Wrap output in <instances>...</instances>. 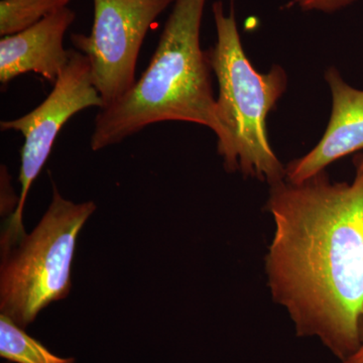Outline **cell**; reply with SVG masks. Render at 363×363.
<instances>
[{
    "label": "cell",
    "mask_w": 363,
    "mask_h": 363,
    "mask_svg": "<svg viewBox=\"0 0 363 363\" xmlns=\"http://www.w3.org/2000/svg\"><path fill=\"white\" fill-rule=\"evenodd\" d=\"M352 182L326 171L269 186L274 224L264 272L272 301L298 337L318 339L338 362L359 345L363 314V154Z\"/></svg>",
    "instance_id": "1"
},
{
    "label": "cell",
    "mask_w": 363,
    "mask_h": 363,
    "mask_svg": "<svg viewBox=\"0 0 363 363\" xmlns=\"http://www.w3.org/2000/svg\"><path fill=\"white\" fill-rule=\"evenodd\" d=\"M207 0H176L142 77L116 104L99 109L91 135L97 150L123 142L152 124L181 121L222 128L212 90L208 51L200 32Z\"/></svg>",
    "instance_id": "2"
},
{
    "label": "cell",
    "mask_w": 363,
    "mask_h": 363,
    "mask_svg": "<svg viewBox=\"0 0 363 363\" xmlns=\"http://www.w3.org/2000/svg\"><path fill=\"white\" fill-rule=\"evenodd\" d=\"M212 11L217 40L208 54L219 87L218 155L229 173L274 185L285 180L286 167L269 143L267 118L288 87V75L279 65L267 73L255 69L241 44L233 4L225 13L223 4L216 1Z\"/></svg>",
    "instance_id": "3"
},
{
    "label": "cell",
    "mask_w": 363,
    "mask_h": 363,
    "mask_svg": "<svg viewBox=\"0 0 363 363\" xmlns=\"http://www.w3.org/2000/svg\"><path fill=\"white\" fill-rule=\"evenodd\" d=\"M95 210L94 202L76 204L52 187V202L42 220L2 259L1 314L25 329L43 309L69 295L76 241Z\"/></svg>",
    "instance_id": "4"
},
{
    "label": "cell",
    "mask_w": 363,
    "mask_h": 363,
    "mask_svg": "<svg viewBox=\"0 0 363 363\" xmlns=\"http://www.w3.org/2000/svg\"><path fill=\"white\" fill-rule=\"evenodd\" d=\"M90 107L104 108V100L93 84L89 59L71 49L65 69L44 101L25 116L0 123L1 130L18 131L25 138L18 177L20 202L2 233L1 257L13 252L26 235L23 224L26 198L33 181L44 168L60 131L75 114Z\"/></svg>",
    "instance_id": "5"
},
{
    "label": "cell",
    "mask_w": 363,
    "mask_h": 363,
    "mask_svg": "<svg viewBox=\"0 0 363 363\" xmlns=\"http://www.w3.org/2000/svg\"><path fill=\"white\" fill-rule=\"evenodd\" d=\"M176 0H93L90 35L72 33L74 49L89 59L93 84L104 107L135 84L138 55L155 21ZM102 108V109H104Z\"/></svg>",
    "instance_id": "6"
},
{
    "label": "cell",
    "mask_w": 363,
    "mask_h": 363,
    "mask_svg": "<svg viewBox=\"0 0 363 363\" xmlns=\"http://www.w3.org/2000/svg\"><path fill=\"white\" fill-rule=\"evenodd\" d=\"M332 95L330 121L314 149L286 166V180L302 183L342 157L363 150V90L351 87L331 67L325 73Z\"/></svg>",
    "instance_id": "7"
},
{
    "label": "cell",
    "mask_w": 363,
    "mask_h": 363,
    "mask_svg": "<svg viewBox=\"0 0 363 363\" xmlns=\"http://www.w3.org/2000/svg\"><path fill=\"white\" fill-rule=\"evenodd\" d=\"M75 20V11L66 7L20 33L2 37L1 84H9L23 74L35 73L54 85L70 59L71 49L64 47V38Z\"/></svg>",
    "instance_id": "8"
},
{
    "label": "cell",
    "mask_w": 363,
    "mask_h": 363,
    "mask_svg": "<svg viewBox=\"0 0 363 363\" xmlns=\"http://www.w3.org/2000/svg\"><path fill=\"white\" fill-rule=\"evenodd\" d=\"M0 355L16 363H74V358L57 357L26 333L6 315L0 316Z\"/></svg>",
    "instance_id": "9"
},
{
    "label": "cell",
    "mask_w": 363,
    "mask_h": 363,
    "mask_svg": "<svg viewBox=\"0 0 363 363\" xmlns=\"http://www.w3.org/2000/svg\"><path fill=\"white\" fill-rule=\"evenodd\" d=\"M72 0H1L0 35H14L69 7Z\"/></svg>",
    "instance_id": "10"
},
{
    "label": "cell",
    "mask_w": 363,
    "mask_h": 363,
    "mask_svg": "<svg viewBox=\"0 0 363 363\" xmlns=\"http://www.w3.org/2000/svg\"><path fill=\"white\" fill-rule=\"evenodd\" d=\"M355 1L357 0H293L291 6H298L303 11L332 13L354 4Z\"/></svg>",
    "instance_id": "11"
},
{
    "label": "cell",
    "mask_w": 363,
    "mask_h": 363,
    "mask_svg": "<svg viewBox=\"0 0 363 363\" xmlns=\"http://www.w3.org/2000/svg\"><path fill=\"white\" fill-rule=\"evenodd\" d=\"M20 198H16L11 186V177L6 167H1V213L16 211Z\"/></svg>",
    "instance_id": "12"
},
{
    "label": "cell",
    "mask_w": 363,
    "mask_h": 363,
    "mask_svg": "<svg viewBox=\"0 0 363 363\" xmlns=\"http://www.w3.org/2000/svg\"><path fill=\"white\" fill-rule=\"evenodd\" d=\"M338 363H363V314L359 323V345L357 350Z\"/></svg>",
    "instance_id": "13"
}]
</instances>
